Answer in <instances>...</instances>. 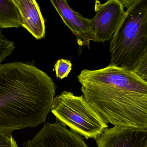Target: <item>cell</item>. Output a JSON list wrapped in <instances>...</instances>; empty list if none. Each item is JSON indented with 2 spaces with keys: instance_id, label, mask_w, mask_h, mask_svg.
Segmentation results:
<instances>
[{
  "instance_id": "1",
  "label": "cell",
  "mask_w": 147,
  "mask_h": 147,
  "mask_svg": "<svg viewBox=\"0 0 147 147\" xmlns=\"http://www.w3.org/2000/svg\"><path fill=\"white\" fill-rule=\"evenodd\" d=\"M83 96L114 127L147 130V81L133 71L109 65L78 76Z\"/></svg>"
},
{
  "instance_id": "2",
  "label": "cell",
  "mask_w": 147,
  "mask_h": 147,
  "mask_svg": "<svg viewBox=\"0 0 147 147\" xmlns=\"http://www.w3.org/2000/svg\"><path fill=\"white\" fill-rule=\"evenodd\" d=\"M56 88L46 73L32 65L0 64V133L11 134L45 122Z\"/></svg>"
},
{
  "instance_id": "3",
  "label": "cell",
  "mask_w": 147,
  "mask_h": 147,
  "mask_svg": "<svg viewBox=\"0 0 147 147\" xmlns=\"http://www.w3.org/2000/svg\"><path fill=\"white\" fill-rule=\"evenodd\" d=\"M126 16L110 40L109 65L134 71L147 50V0H121Z\"/></svg>"
},
{
  "instance_id": "4",
  "label": "cell",
  "mask_w": 147,
  "mask_h": 147,
  "mask_svg": "<svg viewBox=\"0 0 147 147\" xmlns=\"http://www.w3.org/2000/svg\"><path fill=\"white\" fill-rule=\"evenodd\" d=\"M51 111L59 123L86 139L97 140L108 127L84 96L69 91H63L54 98Z\"/></svg>"
},
{
  "instance_id": "5",
  "label": "cell",
  "mask_w": 147,
  "mask_h": 147,
  "mask_svg": "<svg viewBox=\"0 0 147 147\" xmlns=\"http://www.w3.org/2000/svg\"><path fill=\"white\" fill-rule=\"evenodd\" d=\"M96 15L90 19L95 42L111 40L126 16V11L121 0H109L102 3L95 2Z\"/></svg>"
},
{
  "instance_id": "6",
  "label": "cell",
  "mask_w": 147,
  "mask_h": 147,
  "mask_svg": "<svg viewBox=\"0 0 147 147\" xmlns=\"http://www.w3.org/2000/svg\"><path fill=\"white\" fill-rule=\"evenodd\" d=\"M24 147H88L80 135L59 123H46Z\"/></svg>"
},
{
  "instance_id": "7",
  "label": "cell",
  "mask_w": 147,
  "mask_h": 147,
  "mask_svg": "<svg viewBox=\"0 0 147 147\" xmlns=\"http://www.w3.org/2000/svg\"><path fill=\"white\" fill-rule=\"evenodd\" d=\"M51 2L64 23L76 35L80 48L84 46L90 48V41H95L90 19L84 18L72 9L65 0H52Z\"/></svg>"
},
{
  "instance_id": "8",
  "label": "cell",
  "mask_w": 147,
  "mask_h": 147,
  "mask_svg": "<svg viewBox=\"0 0 147 147\" xmlns=\"http://www.w3.org/2000/svg\"><path fill=\"white\" fill-rule=\"evenodd\" d=\"M96 141L98 147H146L147 130L114 127L107 128Z\"/></svg>"
},
{
  "instance_id": "9",
  "label": "cell",
  "mask_w": 147,
  "mask_h": 147,
  "mask_svg": "<svg viewBox=\"0 0 147 147\" xmlns=\"http://www.w3.org/2000/svg\"><path fill=\"white\" fill-rule=\"evenodd\" d=\"M21 18L22 26L36 39L45 36V20L38 4L35 0H13Z\"/></svg>"
},
{
  "instance_id": "10",
  "label": "cell",
  "mask_w": 147,
  "mask_h": 147,
  "mask_svg": "<svg viewBox=\"0 0 147 147\" xmlns=\"http://www.w3.org/2000/svg\"><path fill=\"white\" fill-rule=\"evenodd\" d=\"M20 27V15L13 0H0V28Z\"/></svg>"
},
{
  "instance_id": "11",
  "label": "cell",
  "mask_w": 147,
  "mask_h": 147,
  "mask_svg": "<svg viewBox=\"0 0 147 147\" xmlns=\"http://www.w3.org/2000/svg\"><path fill=\"white\" fill-rule=\"evenodd\" d=\"M14 49V42L8 39L0 30V64Z\"/></svg>"
},
{
  "instance_id": "12",
  "label": "cell",
  "mask_w": 147,
  "mask_h": 147,
  "mask_svg": "<svg viewBox=\"0 0 147 147\" xmlns=\"http://www.w3.org/2000/svg\"><path fill=\"white\" fill-rule=\"evenodd\" d=\"M71 62L68 60L61 59L58 60L54 65L57 77L61 79L67 77L71 71Z\"/></svg>"
},
{
  "instance_id": "13",
  "label": "cell",
  "mask_w": 147,
  "mask_h": 147,
  "mask_svg": "<svg viewBox=\"0 0 147 147\" xmlns=\"http://www.w3.org/2000/svg\"><path fill=\"white\" fill-rule=\"evenodd\" d=\"M133 71L147 81V50Z\"/></svg>"
},
{
  "instance_id": "14",
  "label": "cell",
  "mask_w": 147,
  "mask_h": 147,
  "mask_svg": "<svg viewBox=\"0 0 147 147\" xmlns=\"http://www.w3.org/2000/svg\"><path fill=\"white\" fill-rule=\"evenodd\" d=\"M0 147H18L12 135L0 133Z\"/></svg>"
},
{
  "instance_id": "15",
  "label": "cell",
  "mask_w": 147,
  "mask_h": 147,
  "mask_svg": "<svg viewBox=\"0 0 147 147\" xmlns=\"http://www.w3.org/2000/svg\"><path fill=\"white\" fill-rule=\"evenodd\" d=\"M146 147H147V146H146Z\"/></svg>"
}]
</instances>
